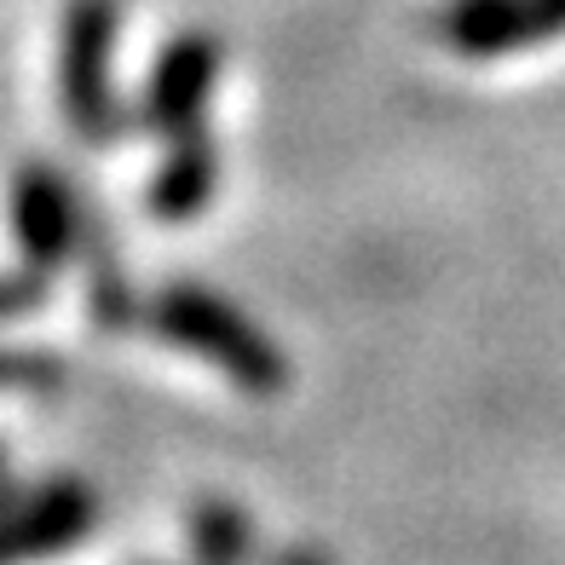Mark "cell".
<instances>
[{"label":"cell","mask_w":565,"mask_h":565,"mask_svg":"<svg viewBox=\"0 0 565 565\" xmlns=\"http://www.w3.org/2000/svg\"><path fill=\"white\" fill-rule=\"evenodd\" d=\"M145 329H157L162 341L196 352L202 364H214L231 387L254 398H277L289 387V358L266 335L260 323H248L231 300L209 295L202 282H168L145 300Z\"/></svg>","instance_id":"obj_1"},{"label":"cell","mask_w":565,"mask_h":565,"mask_svg":"<svg viewBox=\"0 0 565 565\" xmlns=\"http://www.w3.org/2000/svg\"><path fill=\"white\" fill-rule=\"evenodd\" d=\"M116 30H121V0H70L64 7L58 98H64V121L75 127V139L93 150H110L134 127V116L121 110V98L110 87Z\"/></svg>","instance_id":"obj_2"},{"label":"cell","mask_w":565,"mask_h":565,"mask_svg":"<svg viewBox=\"0 0 565 565\" xmlns=\"http://www.w3.org/2000/svg\"><path fill=\"white\" fill-rule=\"evenodd\" d=\"M225 70V46L209 35V30H179L157 64H150V82H145V98H139V127H150L157 139H179L202 127V110H209V93Z\"/></svg>","instance_id":"obj_3"},{"label":"cell","mask_w":565,"mask_h":565,"mask_svg":"<svg viewBox=\"0 0 565 565\" xmlns=\"http://www.w3.org/2000/svg\"><path fill=\"white\" fill-rule=\"evenodd\" d=\"M82 214L87 196H75V185L53 162H23L12 179V237L23 266H35L53 277L82 254Z\"/></svg>","instance_id":"obj_4"},{"label":"cell","mask_w":565,"mask_h":565,"mask_svg":"<svg viewBox=\"0 0 565 565\" xmlns=\"http://www.w3.org/2000/svg\"><path fill=\"white\" fill-rule=\"evenodd\" d=\"M433 30L461 58H508L565 35V0H445Z\"/></svg>","instance_id":"obj_5"},{"label":"cell","mask_w":565,"mask_h":565,"mask_svg":"<svg viewBox=\"0 0 565 565\" xmlns=\"http://www.w3.org/2000/svg\"><path fill=\"white\" fill-rule=\"evenodd\" d=\"M98 525V497L87 479H46L35 491H23V502L7 513V554L18 559H46L75 548Z\"/></svg>","instance_id":"obj_6"},{"label":"cell","mask_w":565,"mask_h":565,"mask_svg":"<svg viewBox=\"0 0 565 565\" xmlns=\"http://www.w3.org/2000/svg\"><path fill=\"white\" fill-rule=\"evenodd\" d=\"M220 173H225V150L209 127H191V134L168 139V157L162 168L150 173V191H145V209L157 220H196L202 209L214 202L220 191Z\"/></svg>","instance_id":"obj_7"},{"label":"cell","mask_w":565,"mask_h":565,"mask_svg":"<svg viewBox=\"0 0 565 565\" xmlns=\"http://www.w3.org/2000/svg\"><path fill=\"white\" fill-rule=\"evenodd\" d=\"M82 260H87V306H93V323L105 329V335H127L139 318H145V300L134 289V271L116 260L110 248V231L98 220V209L87 202L82 214Z\"/></svg>","instance_id":"obj_8"},{"label":"cell","mask_w":565,"mask_h":565,"mask_svg":"<svg viewBox=\"0 0 565 565\" xmlns=\"http://www.w3.org/2000/svg\"><path fill=\"white\" fill-rule=\"evenodd\" d=\"M191 554H196V565H254L260 559L254 520L225 497H202L191 508Z\"/></svg>","instance_id":"obj_9"},{"label":"cell","mask_w":565,"mask_h":565,"mask_svg":"<svg viewBox=\"0 0 565 565\" xmlns=\"http://www.w3.org/2000/svg\"><path fill=\"white\" fill-rule=\"evenodd\" d=\"M58 387H64V358L0 347V393H58Z\"/></svg>","instance_id":"obj_10"},{"label":"cell","mask_w":565,"mask_h":565,"mask_svg":"<svg viewBox=\"0 0 565 565\" xmlns=\"http://www.w3.org/2000/svg\"><path fill=\"white\" fill-rule=\"evenodd\" d=\"M46 300H53V277H46V271H35V266L0 271V323L30 318V312H41Z\"/></svg>","instance_id":"obj_11"},{"label":"cell","mask_w":565,"mask_h":565,"mask_svg":"<svg viewBox=\"0 0 565 565\" xmlns=\"http://www.w3.org/2000/svg\"><path fill=\"white\" fill-rule=\"evenodd\" d=\"M266 565H335V554H329V548H282Z\"/></svg>","instance_id":"obj_12"},{"label":"cell","mask_w":565,"mask_h":565,"mask_svg":"<svg viewBox=\"0 0 565 565\" xmlns=\"http://www.w3.org/2000/svg\"><path fill=\"white\" fill-rule=\"evenodd\" d=\"M0 473H7V450H0Z\"/></svg>","instance_id":"obj_13"}]
</instances>
